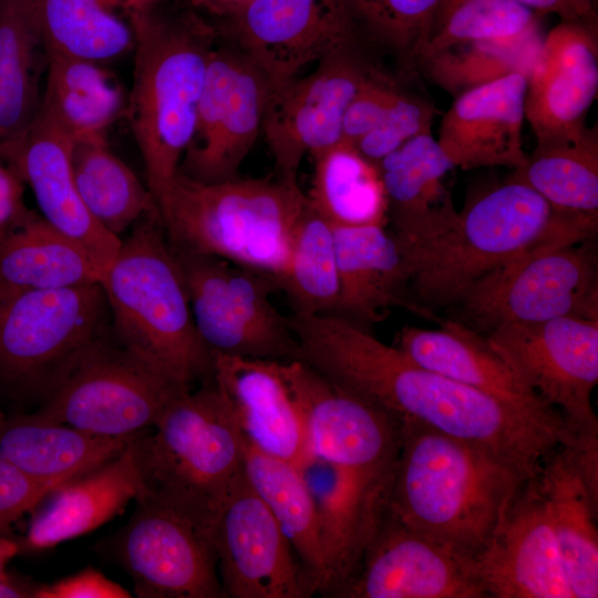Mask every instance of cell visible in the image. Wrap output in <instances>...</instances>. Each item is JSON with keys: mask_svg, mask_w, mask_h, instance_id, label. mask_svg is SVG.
Returning a JSON list of instances; mask_svg holds the SVG:
<instances>
[{"mask_svg": "<svg viewBox=\"0 0 598 598\" xmlns=\"http://www.w3.org/2000/svg\"><path fill=\"white\" fill-rule=\"evenodd\" d=\"M290 323L299 360L327 379L400 422H420L484 451L522 481L573 439L560 414L518 409L426 369L346 317L293 316Z\"/></svg>", "mask_w": 598, "mask_h": 598, "instance_id": "cell-1", "label": "cell"}, {"mask_svg": "<svg viewBox=\"0 0 598 598\" xmlns=\"http://www.w3.org/2000/svg\"><path fill=\"white\" fill-rule=\"evenodd\" d=\"M598 216L555 209L526 184L509 179L468 204L445 225L400 245L412 303L456 305L478 280L514 257L547 243L579 244Z\"/></svg>", "mask_w": 598, "mask_h": 598, "instance_id": "cell-2", "label": "cell"}, {"mask_svg": "<svg viewBox=\"0 0 598 598\" xmlns=\"http://www.w3.org/2000/svg\"><path fill=\"white\" fill-rule=\"evenodd\" d=\"M400 423L386 511L473 565L523 481L464 441L416 421Z\"/></svg>", "mask_w": 598, "mask_h": 598, "instance_id": "cell-3", "label": "cell"}, {"mask_svg": "<svg viewBox=\"0 0 598 598\" xmlns=\"http://www.w3.org/2000/svg\"><path fill=\"white\" fill-rule=\"evenodd\" d=\"M134 71L128 122L156 205L178 173L190 142L218 31L189 9H130Z\"/></svg>", "mask_w": 598, "mask_h": 598, "instance_id": "cell-4", "label": "cell"}, {"mask_svg": "<svg viewBox=\"0 0 598 598\" xmlns=\"http://www.w3.org/2000/svg\"><path fill=\"white\" fill-rule=\"evenodd\" d=\"M306 202L298 182L279 176L204 183L178 172L157 208L174 251L215 256L277 279Z\"/></svg>", "mask_w": 598, "mask_h": 598, "instance_id": "cell-5", "label": "cell"}, {"mask_svg": "<svg viewBox=\"0 0 598 598\" xmlns=\"http://www.w3.org/2000/svg\"><path fill=\"white\" fill-rule=\"evenodd\" d=\"M152 427L132 441L144 494L213 538L244 472V437L230 411L212 382L174 400Z\"/></svg>", "mask_w": 598, "mask_h": 598, "instance_id": "cell-6", "label": "cell"}, {"mask_svg": "<svg viewBox=\"0 0 598 598\" xmlns=\"http://www.w3.org/2000/svg\"><path fill=\"white\" fill-rule=\"evenodd\" d=\"M115 340L192 385L210 375L187 288L158 213L141 218L101 278Z\"/></svg>", "mask_w": 598, "mask_h": 598, "instance_id": "cell-7", "label": "cell"}, {"mask_svg": "<svg viewBox=\"0 0 598 598\" xmlns=\"http://www.w3.org/2000/svg\"><path fill=\"white\" fill-rule=\"evenodd\" d=\"M112 333L100 282L0 290V380L45 399L83 353Z\"/></svg>", "mask_w": 598, "mask_h": 598, "instance_id": "cell-8", "label": "cell"}, {"mask_svg": "<svg viewBox=\"0 0 598 598\" xmlns=\"http://www.w3.org/2000/svg\"><path fill=\"white\" fill-rule=\"evenodd\" d=\"M189 390L112 333L73 363L35 413L101 436H134Z\"/></svg>", "mask_w": 598, "mask_h": 598, "instance_id": "cell-9", "label": "cell"}, {"mask_svg": "<svg viewBox=\"0 0 598 598\" xmlns=\"http://www.w3.org/2000/svg\"><path fill=\"white\" fill-rule=\"evenodd\" d=\"M597 256L579 244L547 243L478 280L456 303L477 332L561 317L598 318Z\"/></svg>", "mask_w": 598, "mask_h": 598, "instance_id": "cell-10", "label": "cell"}, {"mask_svg": "<svg viewBox=\"0 0 598 598\" xmlns=\"http://www.w3.org/2000/svg\"><path fill=\"white\" fill-rule=\"evenodd\" d=\"M486 339L575 433L598 432L591 404L598 382V318L508 323L489 331Z\"/></svg>", "mask_w": 598, "mask_h": 598, "instance_id": "cell-11", "label": "cell"}, {"mask_svg": "<svg viewBox=\"0 0 598 598\" xmlns=\"http://www.w3.org/2000/svg\"><path fill=\"white\" fill-rule=\"evenodd\" d=\"M381 73L353 41L322 58L308 75L271 87L261 131L279 177L298 182L306 154L341 142L350 102L369 80Z\"/></svg>", "mask_w": 598, "mask_h": 598, "instance_id": "cell-12", "label": "cell"}, {"mask_svg": "<svg viewBox=\"0 0 598 598\" xmlns=\"http://www.w3.org/2000/svg\"><path fill=\"white\" fill-rule=\"evenodd\" d=\"M271 87L264 71L236 45H215L178 172L204 183L237 178L261 131Z\"/></svg>", "mask_w": 598, "mask_h": 598, "instance_id": "cell-13", "label": "cell"}, {"mask_svg": "<svg viewBox=\"0 0 598 598\" xmlns=\"http://www.w3.org/2000/svg\"><path fill=\"white\" fill-rule=\"evenodd\" d=\"M360 25L351 0H252L237 17L215 27L274 87L357 41Z\"/></svg>", "mask_w": 598, "mask_h": 598, "instance_id": "cell-14", "label": "cell"}, {"mask_svg": "<svg viewBox=\"0 0 598 598\" xmlns=\"http://www.w3.org/2000/svg\"><path fill=\"white\" fill-rule=\"evenodd\" d=\"M121 530L117 555L142 598L224 597L212 536L143 494Z\"/></svg>", "mask_w": 598, "mask_h": 598, "instance_id": "cell-15", "label": "cell"}, {"mask_svg": "<svg viewBox=\"0 0 598 598\" xmlns=\"http://www.w3.org/2000/svg\"><path fill=\"white\" fill-rule=\"evenodd\" d=\"M213 543L224 597L307 598L317 594L312 578L244 472L219 513Z\"/></svg>", "mask_w": 598, "mask_h": 598, "instance_id": "cell-16", "label": "cell"}, {"mask_svg": "<svg viewBox=\"0 0 598 598\" xmlns=\"http://www.w3.org/2000/svg\"><path fill=\"white\" fill-rule=\"evenodd\" d=\"M341 598H483L473 565L393 517L385 508Z\"/></svg>", "mask_w": 598, "mask_h": 598, "instance_id": "cell-17", "label": "cell"}, {"mask_svg": "<svg viewBox=\"0 0 598 598\" xmlns=\"http://www.w3.org/2000/svg\"><path fill=\"white\" fill-rule=\"evenodd\" d=\"M473 570L487 597L574 598L536 474L514 491Z\"/></svg>", "mask_w": 598, "mask_h": 598, "instance_id": "cell-18", "label": "cell"}, {"mask_svg": "<svg viewBox=\"0 0 598 598\" xmlns=\"http://www.w3.org/2000/svg\"><path fill=\"white\" fill-rule=\"evenodd\" d=\"M598 92L597 27L560 21L527 76L525 120L536 145L576 140Z\"/></svg>", "mask_w": 598, "mask_h": 598, "instance_id": "cell-19", "label": "cell"}, {"mask_svg": "<svg viewBox=\"0 0 598 598\" xmlns=\"http://www.w3.org/2000/svg\"><path fill=\"white\" fill-rule=\"evenodd\" d=\"M72 147V140L39 111L21 137L0 146V162L30 186L41 217L80 244L105 270L122 238L101 226L82 202L73 178Z\"/></svg>", "mask_w": 598, "mask_h": 598, "instance_id": "cell-20", "label": "cell"}, {"mask_svg": "<svg viewBox=\"0 0 598 598\" xmlns=\"http://www.w3.org/2000/svg\"><path fill=\"white\" fill-rule=\"evenodd\" d=\"M276 360L212 354V382L245 442L300 466L307 456L306 422Z\"/></svg>", "mask_w": 598, "mask_h": 598, "instance_id": "cell-21", "label": "cell"}, {"mask_svg": "<svg viewBox=\"0 0 598 598\" xmlns=\"http://www.w3.org/2000/svg\"><path fill=\"white\" fill-rule=\"evenodd\" d=\"M526 86V74L512 73L454 99L436 140L454 167L515 171L527 163L523 144Z\"/></svg>", "mask_w": 598, "mask_h": 598, "instance_id": "cell-22", "label": "cell"}, {"mask_svg": "<svg viewBox=\"0 0 598 598\" xmlns=\"http://www.w3.org/2000/svg\"><path fill=\"white\" fill-rule=\"evenodd\" d=\"M143 494L131 442L116 457L49 492L33 509L25 547L47 549L87 534Z\"/></svg>", "mask_w": 598, "mask_h": 598, "instance_id": "cell-23", "label": "cell"}, {"mask_svg": "<svg viewBox=\"0 0 598 598\" xmlns=\"http://www.w3.org/2000/svg\"><path fill=\"white\" fill-rule=\"evenodd\" d=\"M332 229L340 282L334 313L352 321L379 322L398 306L433 317L405 297L402 250L383 225H332Z\"/></svg>", "mask_w": 598, "mask_h": 598, "instance_id": "cell-24", "label": "cell"}, {"mask_svg": "<svg viewBox=\"0 0 598 598\" xmlns=\"http://www.w3.org/2000/svg\"><path fill=\"white\" fill-rule=\"evenodd\" d=\"M398 348L415 363L513 406L560 414L518 379L486 337L462 321L448 320L434 330L405 327Z\"/></svg>", "mask_w": 598, "mask_h": 598, "instance_id": "cell-25", "label": "cell"}, {"mask_svg": "<svg viewBox=\"0 0 598 598\" xmlns=\"http://www.w3.org/2000/svg\"><path fill=\"white\" fill-rule=\"evenodd\" d=\"M395 238L412 243L448 223L456 214L444 184L454 165L432 133L408 141L378 164Z\"/></svg>", "mask_w": 598, "mask_h": 598, "instance_id": "cell-26", "label": "cell"}, {"mask_svg": "<svg viewBox=\"0 0 598 598\" xmlns=\"http://www.w3.org/2000/svg\"><path fill=\"white\" fill-rule=\"evenodd\" d=\"M536 476L574 598L598 597V505L569 447L547 454Z\"/></svg>", "mask_w": 598, "mask_h": 598, "instance_id": "cell-27", "label": "cell"}, {"mask_svg": "<svg viewBox=\"0 0 598 598\" xmlns=\"http://www.w3.org/2000/svg\"><path fill=\"white\" fill-rule=\"evenodd\" d=\"M134 436L109 437L37 413L4 419L0 456L27 475L60 486L120 455Z\"/></svg>", "mask_w": 598, "mask_h": 598, "instance_id": "cell-28", "label": "cell"}, {"mask_svg": "<svg viewBox=\"0 0 598 598\" xmlns=\"http://www.w3.org/2000/svg\"><path fill=\"white\" fill-rule=\"evenodd\" d=\"M45 53L107 62L133 50L123 0H24Z\"/></svg>", "mask_w": 598, "mask_h": 598, "instance_id": "cell-29", "label": "cell"}, {"mask_svg": "<svg viewBox=\"0 0 598 598\" xmlns=\"http://www.w3.org/2000/svg\"><path fill=\"white\" fill-rule=\"evenodd\" d=\"M173 252L187 288L196 330L210 354L285 361L280 351L246 320L235 303L227 283L228 260Z\"/></svg>", "mask_w": 598, "mask_h": 598, "instance_id": "cell-30", "label": "cell"}, {"mask_svg": "<svg viewBox=\"0 0 598 598\" xmlns=\"http://www.w3.org/2000/svg\"><path fill=\"white\" fill-rule=\"evenodd\" d=\"M103 267L41 216L0 238V290H41L100 282Z\"/></svg>", "mask_w": 598, "mask_h": 598, "instance_id": "cell-31", "label": "cell"}, {"mask_svg": "<svg viewBox=\"0 0 598 598\" xmlns=\"http://www.w3.org/2000/svg\"><path fill=\"white\" fill-rule=\"evenodd\" d=\"M47 54L40 112L73 143L103 140L123 107L121 89L101 63Z\"/></svg>", "mask_w": 598, "mask_h": 598, "instance_id": "cell-32", "label": "cell"}, {"mask_svg": "<svg viewBox=\"0 0 598 598\" xmlns=\"http://www.w3.org/2000/svg\"><path fill=\"white\" fill-rule=\"evenodd\" d=\"M244 474L312 578L317 594H323L327 566L321 529L299 467L244 440Z\"/></svg>", "mask_w": 598, "mask_h": 598, "instance_id": "cell-33", "label": "cell"}, {"mask_svg": "<svg viewBox=\"0 0 598 598\" xmlns=\"http://www.w3.org/2000/svg\"><path fill=\"white\" fill-rule=\"evenodd\" d=\"M309 204L331 225H385L388 204L378 165L339 142L312 154Z\"/></svg>", "mask_w": 598, "mask_h": 598, "instance_id": "cell-34", "label": "cell"}, {"mask_svg": "<svg viewBox=\"0 0 598 598\" xmlns=\"http://www.w3.org/2000/svg\"><path fill=\"white\" fill-rule=\"evenodd\" d=\"M42 61L25 1L0 0V146L21 137L39 113Z\"/></svg>", "mask_w": 598, "mask_h": 598, "instance_id": "cell-35", "label": "cell"}, {"mask_svg": "<svg viewBox=\"0 0 598 598\" xmlns=\"http://www.w3.org/2000/svg\"><path fill=\"white\" fill-rule=\"evenodd\" d=\"M71 162L86 209L113 235L120 237L144 216L158 213L147 185L111 152L105 138L73 143Z\"/></svg>", "mask_w": 598, "mask_h": 598, "instance_id": "cell-36", "label": "cell"}, {"mask_svg": "<svg viewBox=\"0 0 598 598\" xmlns=\"http://www.w3.org/2000/svg\"><path fill=\"white\" fill-rule=\"evenodd\" d=\"M539 24L516 35L460 43L415 64L430 82L454 99L512 73L528 76L540 53Z\"/></svg>", "mask_w": 598, "mask_h": 598, "instance_id": "cell-37", "label": "cell"}, {"mask_svg": "<svg viewBox=\"0 0 598 598\" xmlns=\"http://www.w3.org/2000/svg\"><path fill=\"white\" fill-rule=\"evenodd\" d=\"M512 179L533 188L555 209L598 216L597 125L576 140L536 145Z\"/></svg>", "mask_w": 598, "mask_h": 598, "instance_id": "cell-38", "label": "cell"}, {"mask_svg": "<svg viewBox=\"0 0 598 598\" xmlns=\"http://www.w3.org/2000/svg\"><path fill=\"white\" fill-rule=\"evenodd\" d=\"M293 313H334L340 293L332 225L306 202L292 230L286 267L277 279Z\"/></svg>", "mask_w": 598, "mask_h": 598, "instance_id": "cell-39", "label": "cell"}, {"mask_svg": "<svg viewBox=\"0 0 598 598\" xmlns=\"http://www.w3.org/2000/svg\"><path fill=\"white\" fill-rule=\"evenodd\" d=\"M537 24V14L517 0H441L415 64L460 43L508 38Z\"/></svg>", "mask_w": 598, "mask_h": 598, "instance_id": "cell-40", "label": "cell"}, {"mask_svg": "<svg viewBox=\"0 0 598 598\" xmlns=\"http://www.w3.org/2000/svg\"><path fill=\"white\" fill-rule=\"evenodd\" d=\"M441 0H361L355 12L362 27L396 52L410 69L423 48Z\"/></svg>", "mask_w": 598, "mask_h": 598, "instance_id": "cell-41", "label": "cell"}, {"mask_svg": "<svg viewBox=\"0 0 598 598\" xmlns=\"http://www.w3.org/2000/svg\"><path fill=\"white\" fill-rule=\"evenodd\" d=\"M437 109L420 96L404 92L384 118L354 147L371 163L378 165L415 136L431 133Z\"/></svg>", "mask_w": 598, "mask_h": 598, "instance_id": "cell-42", "label": "cell"}, {"mask_svg": "<svg viewBox=\"0 0 598 598\" xmlns=\"http://www.w3.org/2000/svg\"><path fill=\"white\" fill-rule=\"evenodd\" d=\"M404 93L384 72L369 80L350 102L342 122L341 142L355 145L374 128Z\"/></svg>", "mask_w": 598, "mask_h": 598, "instance_id": "cell-43", "label": "cell"}, {"mask_svg": "<svg viewBox=\"0 0 598 598\" xmlns=\"http://www.w3.org/2000/svg\"><path fill=\"white\" fill-rule=\"evenodd\" d=\"M55 487L27 475L0 456V537H8L13 523L33 511Z\"/></svg>", "mask_w": 598, "mask_h": 598, "instance_id": "cell-44", "label": "cell"}, {"mask_svg": "<svg viewBox=\"0 0 598 598\" xmlns=\"http://www.w3.org/2000/svg\"><path fill=\"white\" fill-rule=\"evenodd\" d=\"M130 591L87 567L49 585H38L33 598H128Z\"/></svg>", "mask_w": 598, "mask_h": 598, "instance_id": "cell-45", "label": "cell"}, {"mask_svg": "<svg viewBox=\"0 0 598 598\" xmlns=\"http://www.w3.org/2000/svg\"><path fill=\"white\" fill-rule=\"evenodd\" d=\"M24 185L10 166L0 162V238L38 216L24 203Z\"/></svg>", "mask_w": 598, "mask_h": 598, "instance_id": "cell-46", "label": "cell"}, {"mask_svg": "<svg viewBox=\"0 0 598 598\" xmlns=\"http://www.w3.org/2000/svg\"><path fill=\"white\" fill-rule=\"evenodd\" d=\"M534 13L555 14L560 21L597 27V0H517Z\"/></svg>", "mask_w": 598, "mask_h": 598, "instance_id": "cell-47", "label": "cell"}, {"mask_svg": "<svg viewBox=\"0 0 598 598\" xmlns=\"http://www.w3.org/2000/svg\"><path fill=\"white\" fill-rule=\"evenodd\" d=\"M252 0H189L190 9L220 23L237 17Z\"/></svg>", "mask_w": 598, "mask_h": 598, "instance_id": "cell-48", "label": "cell"}, {"mask_svg": "<svg viewBox=\"0 0 598 598\" xmlns=\"http://www.w3.org/2000/svg\"><path fill=\"white\" fill-rule=\"evenodd\" d=\"M37 587L38 585L10 576L6 571L0 577V597L33 598Z\"/></svg>", "mask_w": 598, "mask_h": 598, "instance_id": "cell-49", "label": "cell"}, {"mask_svg": "<svg viewBox=\"0 0 598 598\" xmlns=\"http://www.w3.org/2000/svg\"><path fill=\"white\" fill-rule=\"evenodd\" d=\"M20 546L9 537H0V577L3 575L6 564L17 555Z\"/></svg>", "mask_w": 598, "mask_h": 598, "instance_id": "cell-50", "label": "cell"}, {"mask_svg": "<svg viewBox=\"0 0 598 598\" xmlns=\"http://www.w3.org/2000/svg\"><path fill=\"white\" fill-rule=\"evenodd\" d=\"M4 419H6V416H4V414L2 413V411L0 410V427H1V425H2V423H3V421H4Z\"/></svg>", "mask_w": 598, "mask_h": 598, "instance_id": "cell-51", "label": "cell"}, {"mask_svg": "<svg viewBox=\"0 0 598 598\" xmlns=\"http://www.w3.org/2000/svg\"><path fill=\"white\" fill-rule=\"evenodd\" d=\"M360 1H361V0H351V2H352V4H353L354 9H355V6H357Z\"/></svg>", "mask_w": 598, "mask_h": 598, "instance_id": "cell-52", "label": "cell"}]
</instances>
